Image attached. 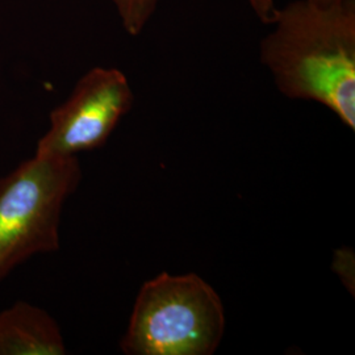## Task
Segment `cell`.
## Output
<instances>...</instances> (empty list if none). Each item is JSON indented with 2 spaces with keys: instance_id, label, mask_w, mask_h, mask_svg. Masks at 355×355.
<instances>
[{
  "instance_id": "obj_9",
  "label": "cell",
  "mask_w": 355,
  "mask_h": 355,
  "mask_svg": "<svg viewBox=\"0 0 355 355\" xmlns=\"http://www.w3.org/2000/svg\"><path fill=\"white\" fill-rule=\"evenodd\" d=\"M313 3H318V4H333V3H338L341 0H311Z\"/></svg>"
},
{
  "instance_id": "obj_8",
  "label": "cell",
  "mask_w": 355,
  "mask_h": 355,
  "mask_svg": "<svg viewBox=\"0 0 355 355\" xmlns=\"http://www.w3.org/2000/svg\"><path fill=\"white\" fill-rule=\"evenodd\" d=\"M250 6L254 15L262 21L266 23L271 13L277 8V0H246Z\"/></svg>"
},
{
  "instance_id": "obj_4",
  "label": "cell",
  "mask_w": 355,
  "mask_h": 355,
  "mask_svg": "<svg viewBox=\"0 0 355 355\" xmlns=\"http://www.w3.org/2000/svg\"><path fill=\"white\" fill-rule=\"evenodd\" d=\"M135 95L127 76L116 67L96 66L76 82L67 99L51 111L49 128L38 140L37 157H76L102 148Z\"/></svg>"
},
{
  "instance_id": "obj_7",
  "label": "cell",
  "mask_w": 355,
  "mask_h": 355,
  "mask_svg": "<svg viewBox=\"0 0 355 355\" xmlns=\"http://www.w3.org/2000/svg\"><path fill=\"white\" fill-rule=\"evenodd\" d=\"M350 266H354V255L350 249H341L338 250L336 257H334V268L337 270V272H340L341 270L345 271V280L343 283L347 287H354V284L350 282V277H354V272H350ZM354 279V278H353Z\"/></svg>"
},
{
  "instance_id": "obj_1",
  "label": "cell",
  "mask_w": 355,
  "mask_h": 355,
  "mask_svg": "<svg viewBox=\"0 0 355 355\" xmlns=\"http://www.w3.org/2000/svg\"><path fill=\"white\" fill-rule=\"evenodd\" d=\"M259 46L280 92L315 102L355 129V0H292L275 8Z\"/></svg>"
},
{
  "instance_id": "obj_6",
  "label": "cell",
  "mask_w": 355,
  "mask_h": 355,
  "mask_svg": "<svg viewBox=\"0 0 355 355\" xmlns=\"http://www.w3.org/2000/svg\"><path fill=\"white\" fill-rule=\"evenodd\" d=\"M124 31L140 36L157 12L162 0H110Z\"/></svg>"
},
{
  "instance_id": "obj_5",
  "label": "cell",
  "mask_w": 355,
  "mask_h": 355,
  "mask_svg": "<svg viewBox=\"0 0 355 355\" xmlns=\"http://www.w3.org/2000/svg\"><path fill=\"white\" fill-rule=\"evenodd\" d=\"M57 321L42 308L16 302L0 312V355H64Z\"/></svg>"
},
{
  "instance_id": "obj_2",
  "label": "cell",
  "mask_w": 355,
  "mask_h": 355,
  "mask_svg": "<svg viewBox=\"0 0 355 355\" xmlns=\"http://www.w3.org/2000/svg\"><path fill=\"white\" fill-rule=\"evenodd\" d=\"M225 333L224 305L196 274L161 272L142 284L120 349L127 355H211Z\"/></svg>"
},
{
  "instance_id": "obj_3",
  "label": "cell",
  "mask_w": 355,
  "mask_h": 355,
  "mask_svg": "<svg viewBox=\"0 0 355 355\" xmlns=\"http://www.w3.org/2000/svg\"><path fill=\"white\" fill-rule=\"evenodd\" d=\"M82 179L78 157H37L0 179V282L37 254L60 249L66 200Z\"/></svg>"
}]
</instances>
